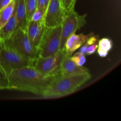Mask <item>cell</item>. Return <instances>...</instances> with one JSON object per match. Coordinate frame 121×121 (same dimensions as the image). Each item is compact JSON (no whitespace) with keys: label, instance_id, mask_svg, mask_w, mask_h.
<instances>
[{"label":"cell","instance_id":"obj_18","mask_svg":"<svg viewBox=\"0 0 121 121\" xmlns=\"http://www.w3.org/2000/svg\"><path fill=\"white\" fill-rule=\"evenodd\" d=\"M44 14V11H43L41 10V9H39V8H37L36 10H35V11H34V13H33L30 20L33 21H43Z\"/></svg>","mask_w":121,"mask_h":121},{"label":"cell","instance_id":"obj_5","mask_svg":"<svg viewBox=\"0 0 121 121\" xmlns=\"http://www.w3.org/2000/svg\"><path fill=\"white\" fill-rule=\"evenodd\" d=\"M86 14L80 15L74 10V8L71 9L65 15L61 22V41H60V50H64L65 45L67 39L72 34L80 28L85 26L86 23Z\"/></svg>","mask_w":121,"mask_h":121},{"label":"cell","instance_id":"obj_1","mask_svg":"<svg viewBox=\"0 0 121 121\" xmlns=\"http://www.w3.org/2000/svg\"><path fill=\"white\" fill-rule=\"evenodd\" d=\"M53 76H45L33 66L13 70L7 77V89L28 92L42 96Z\"/></svg>","mask_w":121,"mask_h":121},{"label":"cell","instance_id":"obj_2","mask_svg":"<svg viewBox=\"0 0 121 121\" xmlns=\"http://www.w3.org/2000/svg\"><path fill=\"white\" fill-rule=\"evenodd\" d=\"M91 78L89 72L77 75L65 76L59 72L53 76L42 96L44 98H53L71 94Z\"/></svg>","mask_w":121,"mask_h":121},{"label":"cell","instance_id":"obj_4","mask_svg":"<svg viewBox=\"0 0 121 121\" xmlns=\"http://www.w3.org/2000/svg\"><path fill=\"white\" fill-rule=\"evenodd\" d=\"M61 33V25L53 28L46 27L39 46L40 56H51L60 52Z\"/></svg>","mask_w":121,"mask_h":121},{"label":"cell","instance_id":"obj_24","mask_svg":"<svg viewBox=\"0 0 121 121\" xmlns=\"http://www.w3.org/2000/svg\"><path fill=\"white\" fill-rule=\"evenodd\" d=\"M0 85H2L4 86H5L6 89H7V80L0 79Z\"/></svg>","mask_w":121,"mask_h":121},{"label":"cell","instance_id":"obj_7","mask_svg":"<svg viewBox=\"0 0 121 121\" xmlns=\"http://www.w3.org/2000/svg\"><path fill=\"white\" fill-rule=\"evenodd\" d=\"M65 54L64 50L51 56L41 57L39 56L34 63L33 66L43 75L53 76L60 72V64Z\"/></svg>","mask_w":121,"mask_h":121},{"label":"cell","instance_id":"obj_25","mask_svg":"<svg viewBox=\"0 0 121 121\" xmlns=\"http://www.w3.org/2000/svg\"><path fill=\"white\" fill-rule=\"evenodd\" d=\"M4 47V43L3 40L0 38V52L2 50Z\"/></svg>","mask_w":121,"mask_h":121},{"label":"cell","instance_id":"obj_9","mask_svg":"<svg viewBox=\"0 0 121 121\" xmlns=\"http://www.w3.org/2000/svg\"><path fill=\"white\" fill-rule=\"evenodd\" d=\"M46 28L43 21H29L26 28V33L31 43L39 48L43 34Z\"/></svg>","mask_w":121,"mask_h":121},{"label":"cell","instance_id":"obj_16","mask_svg":"<svg viewBox=\"0 0 121 121\" xmlns=\"http://www.w3.org/2000/svg\"><path fill=\"white\" fill-rule=\"evenodd\" d=\"M26 8L27 18L29 21L33 13L37 8V0H26Z\"/></svg>","mask_w":121,"mask_h":121},{"label":"cell","instance_id":"obj_22","mask_svg":"<svg viewBox=\"0 0 121 121\" xmlns=\"http://www.w3.org/2000/svg\"><path fill=\"white\" fill-rule=\"evenodd\" d=\"M13 0H0V9L8 5Z\"/></svg>","mask_w":121,"mask_h":121},{"label":"cell","instance_id":"obj_13","mask_svg":"<svg viewBox=\"0 0 121 121\" xmlns=\"http://www.w3.org/2000/svg\"><path fill=\"white\" fill-rule=\"evenodd\" d=\"M17 28V21L14 11L8 21L0 28V38L3 41L7 40L13 35Z\"/></svg>","mask_w":121,"mask_h":121},{"label":"cell","instance_id":"obj_23","mask_svg":"<svg viewBox=\"0 0 121 121\" xmlns=\"http://www.w3.org/2000/svg\"><path fill=\"white\" fill-rule=\"evenodd\" d=\"M7 79V76H6L5 73L2 69V68L0 66V79H2V80H6Z\"/></svg>","mask_w":121,"mask_h":121},{"label":"cell","instance_id":"obj_12","mask_svg":"<svg viewBox=\"0 0 121 121\" xmlns=\"http://www.w3.org/2000/svg\"><path fill=\"white\" fill-rule=\"evenodd\" d=\"M14 14L17 21V27L26 30L28 21L27 18L26 0H14Z\"/></svg>","mask_w":121,"mask_h":121},{"label":"cell","instance_id":"obj_11","mask_svg":"<svg viewBox=\"0 0 121 121\" xmlns=\"http://www.w3.org/2000/svg\"><path fill=\"white\" fill-rule=\"evenodd\" d=\"M93 34H94L93 33L88 34H76V33L72 34L67 39L65 43L64 48L65 53L67 55L71 56Z\"/></svg>","mask_w":121,"mask_h":121},{"label":"cell","instance_id":"obj_8","mask_svg":"<svg viewBox=\"0 0 121 121\" xmlns=\"http://www.w3.org/2000/svg\"><path fill=\"white\" fill-rule=\"evenodd\" d=\"M66 14L60 0H50L43 19L45 27L53 28L60 26Z\"/></svg>","mask_w":121,"mask_h":121},{"label":"cell","instance_id":"obj_17","mask_svg":"<svg viewBox=\"0 0 121 121\" xmlns=\"http://www.w3.org/2000/svg\"><path fill=\"white\" fill-rule=\"evenodd\" d=\"M71 59L76 65L80 66H83L86 61V56L80 52L76 53L72 56H71Z\"/></svg>","mask_w":121,"mask_h":121},{"label":"cell","instance_id":"obj_6","mask_svg":"<svg viewBox=\"0 0 121 121\" xmlns=\"http://www.w3.org/2000/svg\"><path fill=\"white\" fill-rule=\"evenodd\" d=\"M27 66L32 65L13 47L4 44L0 52V66L7 77L13 70Z\"/></svg>","mask_w":121,"mask_h":121},{"label":"cell","instance_id":"obj_26","mask_svg":"<svg viewBox=\"0 0 121 121\" xmlns=\"http://www.w3.org/2000/svg\"><path fill=\"white\" fill-rule=\"evenodd\" d=\"M6 89L5 86H4L2 85H0V89Z\"/></svg>","mask_w":121,"mask_h":121},{"label":"cell","instance_id":"obj_15","mask_svg":"<svg viewBox=\"0 0 121 121\" xmlns=\"http://www.w3.org/2000/svg\"><path fill=\"white\" fill-rule=\"evenodd\" d=\"M113 47V42L108 38H103L98 41V53L101 57H105Z\"/></svg>","mask_w":121,"mask_h":121},{"label":"cell","instance_id":"obj_14","mask_svg":"<svg viewBox=\"0 0 121 121\" xmlns=\"http://www.w3.org/2000/svg\"><path fill=\"white\" fill-rule=\"evenodd\" d=\"M15 1H11L8 5L0 9V28L8 21L14 11Z\"/></svg>","mask_w":121,"mask_h":121},{"label":"cell","instance_id":"obj_21","mask_svg":"<svg viewBox=\"0 0 121 121\" xmlns=\"http://www.w3.org/2000/svg\"><path fill=\"white\" fill-rule=\"evenodd\" d=\"M50 0H37V8L46 12Z\"/></svg>","mask_w":121,"mask_h":121},{"label":"cell","instance_id":"obj_19","mask_svg":"<svg viewBox=\"0 0 121 121\" xmlns=\"http://www.w3.org/2000/svg\"><path fill=\"white\" fill-rule=\"evenodd\" d=\"M61 5L67 14L71 9L74 8V4H73L72 0H60Z\"/></svg>","mask_w":121,"mask_h":121},{"label":"cell","instance_id":"obj_20","mask_svg":"<svg viewBox=\"0 0 121 121\" xmlns=\"http://www.w3.org/2000/svg\"><path fill=\"white\" fill-rule=\"evenodd\" d=\"M98 47V41L92 44L89 45V46L87 47V49H86V54H85V55L90 56L93 54V53L97 50Z\"/></svg>","mask_w":121,"mask_h":121},{"label":"cell","instance_id":"obj_3","mask_svg":"<svg viewBox=\"0 0 121 121\" xmlns=\"http://www.w3.org/2000/svg\"><path fill=\"white\" fill-rule=\"evenodd\" d=\"M4 42L18 52L30 62L32 66L39 56V49L31 43L25 29L17 28L13 35L4 40Z\"/></svg>","mask_w":121,"mask_h":121},{"label":"cell","instance_id":"obj_10","mask_svg":"<svg viewBox=\"0 0 121 121\" xmlns=\"http://www.w3.org/2000/svg\"><path fill=\"white\" fill-rule=\"evenodd\" d=\"M60 72L65 76H73L89 73V70L84 66H78L65 53L60 64Z\"/></svg>","mask_w":121,"mask_h":121},{"label":"cell","instance_id":"obj_27","mask_svg":"<svg viewBox=\"0 0 121 121\" xmlns=\"http://www.w3.org/2000/svg\"><path fill=\"white\" fill-rule=\"evenodd\" d=\"M76 0H72V1H73V4H75V2H76Z\"/></svg>","mask_w":121,"mask_h":121}]
</instances>
